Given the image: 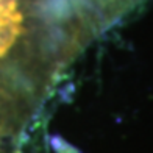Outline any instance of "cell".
Segmentation results:
<instances>
[{
	"label": "cell",
	"instance_id": "1",
	"mask_svg": "<svg viewBox=\"0 0 153 153\" xmlns=\"http://www.w3.org/2000/svg\"><path fill=\"white\" fill-rule=\"evenodd\" d=\"M0 153H2V152H0Z\"/></svg>",
	"mask_w": 153,
	"mask_h": 153
}]
</instances>
